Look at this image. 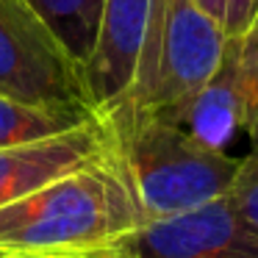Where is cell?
<instances>
[{"label": "cell", "mask_w": 258, "mask_h": 258, "mask_svg": "<svg viewBox=\"0 0 258 258\" xmlns=\"http://www.w3.org/2000/svg\"><path fill=\"white\" fill-rule=\"evenodd\" d=\"M142 228V208L108 136L103 156L0 208V252L50 255L106 250L131 241Z\"/></svg>", "instance_id": "obj_1"}, {"label": "cell", "mask_w": 258, "mask_h": 258, "mask_svg": "<svg viewBox=\"0 0 258 258\" xmlns=\"http://www.w3.org/2000/svg\"><path fill=\"white\" fill-rule=\"evenodd\" d=\"M0 95L28 106L97 114L84 67L31 0H0Z\"/></svg>", "instance_id": "obj_4"}, {"label": "cell", "mask_w": 258, "mask_h": 258, "mask_svg": "<svg viewBox=\"0 0 258 258\" xmlns=\"http://www.w3.org/2000/svg\"><path fill=\"white\" fill-rule=\"evenodd\" d=\"M153 0H103L95 50L86 61V86L95 111L108 114L131 95L145 53Z\"/></svg>", "instance_id": "obj_6"}, {"label": "cell", "mask_w": 258, "mask_h": 258, "mask_svg": "<svg viewBox=\"0 0 258 258\" xmlns=\"http://www.w3.org/2000/svg\"><path fill=\"white\" fill-rule=\"evenodd\" d=\"M131 244L139 258H258V228L225 195L189 214L147 222Z\"/></svg>", "instance_id": "obj_5"}, {"label": "cell", "mask_w": 258, "mask_h": 258, "mask_svg": "<svg viewBox=\"0 0 258 258\" xmlns=\"http://www.w3.org/2000/svg\"><path fill=\"white\" fill-rule=\"evenodd\" d=\"M255 3L258 0H197V6L211 20H217L228 36H236L247 28L255 12Z\"/></svg>", "instance_id": "obj_11"}, {"label": "cell", "mask_w": 258, "mask_h": 258, "mask_svg": "<svg viewBox=\"0 0 258 258\" xmlns=\"http://www.w3.org/2000/svg\"><path fill=\"white\" fill-rule=\"evenodd\" d=\"M106 150L108 128L103 117L53 139L3 147L0 150V208L50 183L58 175L103 156Z\"/></svg>", "instance_id": "obj_7"}, {"label": "cell", "mask_w": 258, "mask_h": 258, "mask_svg": "<svg viewBox=\"0 0 258 258\" xmlns=\"http://www.w3.org/2000/svg\"><path fill=\"white\" fill-rule=\"evenodd\" d=\"M230 200L241 211V217L258 228V147H250L247 156H241L239 175L230 189Z\"/></svg>", "instance_id": "obj_10"}, {"label": "cell", "mask_w": 258, "mask_h": 258, "mask_svg": "<svg viewBox=\"0 0 258 258\" xmlns=\"http://www.w3.org/2000/svg\"><path fill=\"white\" fill-rule=\"evenodd\" d=\"M31 3L56 31L64 47L75 56V61L86 70L100 28L103 0H31Z\"/></svg>", "instance_id": "obj_9"}, {"label": "cell", "mask_w": 258, "mask_h": 258, "mask_svg": "<svg viewBox=\"0 0 258 258\" xmlns=\"http://www.w3.org/2000/svg\"><path fill=\"white\" fill-rule=\"evenodd\" d=\"M100 114L28 106V103H20V100L0 95V150L70 134V131L81 128V125L92 122Z\"/></svg>", "instance_id": "obj_8"}, {"label": "cell", "mask_w": 258, "mask_h": 258, "mask_svg": "<svg viewBox=\"0 0 258 258\" xmlns=\"http://www.w3.org/2000/svg\"><path fill=\"white\" fill-rule=\"evenodd\" d=\"M0 258H139L131 241L117 247H106V250H84V252H50V255H9L0 252Z\"/></svg>", "instance_id": "obj_12"}, {"label": "cell", "mask_w": 258, "mask_h": 258, "mask_svg": "<svg viewBox=\"0 0 258 258\" xmlns=\"http://www.w3.org/2000/svg\"><path fill=\"white\" fill-rule=\"evenodd\" d=\"M225 47V28L197 6V0H153L136 84L119 106L161 117L175 114L211 81Z\"/></svg>", "instance_id": "obj_3"}, {"label": "cell", "mask_w": 258, "mask_h": 258, "mask_svg": "<svg viewBox=\"0 0 258 258\" xmlns=\"http://www.w3.org/2000/svg\"><path fill=\"white\" fill-rule=\"evenodd\" d=\"M103 119L145 225L230 195L241 156L206 147L178 122L145 108L117 106Z\"/></svg>", "instance_id": "obj_2"}]
</instances>
